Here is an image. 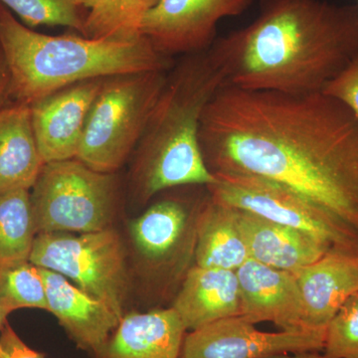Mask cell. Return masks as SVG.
<instances>
[{
  "instance_id": "cell-4",
  "label": "cell",
  "mask_w": 358,
  "mask_h": 358,
  "mask_svg": "<svg viewBox=\"0 0 358 358\" xmlns=\"http://www.w3.org/2000/svg\"><path fill=\"white\" fill-rule=\"evenodd\" d=\"M0 48L11 80L14 103H30L86 80L147 71H169L171 57L145 37L88 38L36 32L0 4Z\"/></svg>"
},
{
  "instance_id": "cell-12",
  "label": "cell",
  "mask_w": 358,
  "mask_h": 358,
  "mask_svg": "<svg viewBox=\"0 0 358 358\" xmlns=\"http://www.w3.org/2000/svg\"><path fill=\"white\" fill-rule=\"evenodd\" d=\"M236 274L241 294L240 317L254 324L272 322L282 331L310 329L293 273L248 259Z\"/></svg>"
},
{
  "instance_id": "cell-2",
  "label": "cell",
  "mask_w": 358,
  "mask_h": 358,
  "mask_svg": "<svg viewBox=\"0 0 358 358\" xmlns=\"http://www.w3.org/2000/svg\"><path fill=\"white\" fill-rule=\"evenodd\" d=\"M358 51V4L261 0L256 20L209 49L226 85L287 95L319 93Z\"/></svg>"
},
{
  "instance_id": "cell-24",
  "label": "cell",
  "mask_w": 358,
  "mask_h": 358,
  "mask_svg": "<svg viewBox=\"0 0 358 358\" xmlns=\"http://www.w3.org/2000/svg\"><path fill=\"white\" fill-rule=\"evenodd\" d=\"M29 28L64 26L83 34L87 10L82 0H0Z\"/></svg>"
},
{
  "instance_id": "cell-3",
  "label": "cell",
  "mask_w": 358,
  "mask_h": 358,
  "mask_svg": "<svg viewBox=\"0 0 358 358\" xmlns=\"http://www.w3.org/2000/svg\"><path fill=\"white\" fill-rule=\"evenodd\" d=\"M225 85L209 50L185 55L167 74L136 148L133 178L141 201L178 186L215 182L202 155L199 129L205 108Z\"/></svg>"
},
{
  "instance_id": "cell-7",
  "label": "cell",
  "mask_w": 358,
  "mask_h": 358,
  "mask_svg": "<svg viewBox=\"0 0 358 358\" xmlns=\"http://www.w3.org/2000/svg\"><path fill=\"white\" fill-rule=\"evenodd\" d=\"M29 261L64 275L121 319L126 315L129 293L126 250L112 227L89 233L37 234Z\"/></svg>"
},
{
  "instance_id": "cell-10",
  "label": "cell",
  "mask_w": 358,
  "mask_h": 358,
  "mask_svg": "<svg viewBox=\"0 0 358 358\" xmlns=\"http://www.w3.org/2000/svg\"><path fill=\"white\" fill-rule=\"evenodd\" d=\"M327 329L267 333L241 317H227L185 334L180 358H266L322 352Z\"/></svg>"
},
{
  "instance_id": "cell-11",
  "label": "cell",
  "mask_w": 358,
  "mask_h": 358,
  "mask_svg": "<svg viewBox=\"0 0 358 358\" xmlns=\"http://www.w3.org/2000/svg\"><path fill=\"white\" fill-rule=\"evenodd\" d=\"M103 79L73 84L30 103L35 138L45 164L76 159L89 110Z\"/></svg>"
},
{
  "instance_id": "cell-19",
  "label": "cell",
  "mask_w": 358,
  "mask_h": 358,
  "mask_svg": "<svg viewBox=\"0 0 358 358\" xmlns=\"http://www.w3.org/2000/svg\"><path fill=\"white\" fill-rule=\"evenodd\" d=\"M196 266L236 271L250 259L232 207L204 202L197 216Z\"/></svg>"
},
{
  "instance_id": "cell-5",
  "label": "cell",
  "mask_w": 358,
  "mask_h": 358,
  "mask_svg": "<svg viewBox=\"0 0 358 358\" xmlns=\"http://www.w3.org/2000/svg\"><path fill=\"white\" fill-rule=\"evenodd\" d=\"M166 71L105 78L92 103L77 159L115 173L133 154L166 85Z\"/></svg>"
},
{
  "instance_id": "cell-17",
  "label": "cell",
  "mask_w": 358,
  "mask_h": 358,
  "mask_svg": "<svg viewBox=\"0 0 358 358\" xmlns=\"http://www.w3.org/2000/svg\"><path fill=\"white\" fill-rule=\"evenodd\" d=\"M171 308L186 331L240 317L241 294L236 271L195 266L186 274Z\"/></svg>"
},
{
  "instance_id": "cell-18",
  "label": "cell",
  "mask_w": 358,
  "mask_h": 358,
  "mask_svg": "<svg viewBox=\"0 0 358 358\" xmlns=\"http://www.w3.org/2000/svg\"><path fill=\"white\" fill-rule=\"evenodd\" d=\"M44 164L29 105L14 103L0 110V193L30 192Z\"/></svg>"
},
{
  "instance_id": "cell-9",
  "label": "cell",
  "mask_w": 358,
  "mask_h": 358,
  "mask_svg": "<svg viewBox=\"0 0 358 358\" xmlns=\"http://www.w3.org/2000/svg\"><path fill=\"white\" fill-rule=\"evenodd\" d=\"M253 0H159L141 20L140 34L159 53H200L216 40L226 17L241 15Z\"/></svg>"
},
{
  "instance_id": "cell-1",
  "label": "cell",
  "mask_w": 358,
  "mask_h": 358,
  "mask_svg": "<svg viewBox=\"0 0 358 358\" xmlns=\"http://www.w3.org/2000/svg\"><path fill=\"white\" fill-rule=\"evenodd\" d=\"M199 143L212 173L277 181L358 232V119L341 101L225 85L205 108Z\"/></svg>"
},
{
  "instance_id": "cell-29",
  "label": "cell",
  "mask_w": 358,
  "mask_h": 358,
  "mask_svg": "<svg viewBox=\"0 0 358 358\" xmlns=\"http://www.w3.org/2000/svg\"><path fill=\"white\" fill-rule=\"evenodd\" d=\"M266 358H327L324 355H320V352H305L298 353H286V355H278L274 357Z\"/></svg>"
},
{
  "instance_id": "cell-8",
  "label": "cell",
  "mask_w": 358,
  "mask_h": 358,
  "mask_svg": "<svg viewBox=\"0 0 358 358\" xmlns=\"http://www.w3.org/2000/svg\"><path fill=\"white\" fill-rule=\"evenodd\" d=\"M207 185L216 203L308 233L331 250L358 255V232L288 186L252 174L215 173Z\"/></svg>"
},
{
  "instance_id": "cell-25",
  "label": "cell",
  "mask_w": 358,
  "mask_h": 358,
  "mask_svg": "<svg viewBox=\"0 0 358 358\" xmlns=\"http://www.w3.org/2000/svg\"><path fill=\"white\" fill-rule=\"evenodd\" d=\"M327 358H358V293L348 299L327 327Z\"/></svg>"
},
{
  "instance_id": "cell-6",
  "label": "cell",
  "mask_w": 358,
  "mask_h": 358,
  "mask_svg": "<svg viewBox=\"0 0 358 358\" xmlns=\"http://www.w3.org/2000/svg\"><path fill=\"white\" fill-rule=\"evenodd\" d=\"M117 186L115 173L94 171L77 159L45 164L29 192L37 234L112 227Z\"/></svg>"
},
{
  "instance_id": "cell-26",
  "label": "cell",
  "mask_w": 358,
  "mask_h": 358,
  "mask_svg": "<svg viewBox=\"0 0 358 358\" xmlns=\"http://www.w3.org/2000/svg\"><path fill=\"white\" fill-rule=\"evenodd\" d=\"M322 92L345 103L358 119V51Z\"/></svg>"
},
{
  "instance_id": "cell-13",
  "label": "cell",
  "mask_w": 358,
  "mask_h": 358,
  "mask_svg": "<svg viewBox=\"0 0 358 358\" xmlns=\"http://www.w3.org/2000/svg\"><path fill=\"white\" fill-rule=\"evenodd\" d=\"M40 270L46 289L48 312L57 317L78 348L93 355L98 352L119 326L121 317L64 275L46 268Z\"/></svg>"
},
{
  "instance_id": "cell-14",
  "label": "cell",
  "mask_w": 358,
  "mask_h": 358,
  "mask_svg": "<svg viewBox=\"0 0 358 358\" xmlns=\"http://www.w3.org/2000/svg\"><path fill=\"white\" fill-rule=\"evenodd\" d=\"M293 274L310 329H327L343 303L358 293V255L331 250Z\"/></svg>"
},
{
  "instance_id": "cell-16",
  "label": "cell",
  "mask_w": 358,
  "mask_h": 358,
  "mask_svg": "<svg viewBox=\"0 0 358 358\" xmlns=\"http://www.w3.org/2000/svg\"><path fill=\"white\" fill-rule=\"evenodd\" d=\"M235 212L250 259L268 267L294 273L331 251L329 245L303 231L239 209Z\"/></svg>"
},
{
  "instance_id": "cell-21",
  "label": "cell",
  "mask_w": 358,
  "mask_h": 358,
  "mask_svg": "<svg viewBox=\"0 0 358 358\" xmlns=\"http://www.w3.org/2000/svg\"><path fill=\"white\" fill-rule=\"evenodd\" d=\"M87 10L83 36L134 39L145 14L159 0H82Z\"/></svg>"
},
{
  "instance_id": "cell-15",
  "label": "cell",
  "mask_w": 358,
  "mask_h": 358,
  "mask_svg": "<svg viewBox=\"0 0 358 358\" xmlns=\"http://www.w3.org/2000/svg\"><path fill=\"white\" fill-rule=\"evenodd\" d=\"M185 333L173 308L126 313L93 358H180Z\"/></svg>"
},
{
  "instance_id": "cell-22",
  "label": "cell",
  "mask_w": 358,
  "mask_h": 358,
  "mask_svg": "<svg viewBox=\"0 0 358 358\" xmlns=\"http://www.w3.org/2000/svg\"><path fill=\"white\" fill-rule=\"evenodd\" d=\"M36 235L30 192L0 193V266L29 260Z\"/></svg>"
},
{
  "instance_id": "cell-27",
  "label": "cell",
  "mask_w": 358,
  "mask_h": 358,
  "mask_svg": "<svg viewBox=\"0 0 358 358\" xmlns=\"http://www.w3.org/2000/svg\"><path fill=\"white\" fill-rule=\"evenodd\" d=\"M0 358H46L29 348L8 322L0 333Z\"/></svg>"
},
{
  "instance_id": "cell-20",
  "label": "cell",
  "mask_w": 358,
  "mask_h": 358,
  "mask_svg": "<svg viewBox=\"0 0 358 358\" xmlns=\"http://www.w3.org/2000/svg\"><path fill=\"white\" fill-rule=\"evenodd\" d=\"M188 222L189 213L181 200H160L129 224L131 243L145 262H166L182 242Z\"/></svg>"
},
{
  "instance_id": "cell-30",
  "label": "cell",
  "mask_w": 358,
  "mask_h": 358,
  "mask_svg": "<svg viewBox=\"0 0 358 358\" xmlns=\"http://www.w3.org/2000/svg\"><path fill=\"white\" fill-rule=\"evenodd\" d=\"M7 322V319L6 317H4L3 313H1V310H0V333H1L2 327H3L4 324H6V322Z\"/></svg>"
},
{
  "instance_id": "cell-28",
  "label": "cell",
  "mask_w": 358,
  "mask_h": 358,
  "mask_svg": "<svg viewBox=\"0 0 358 358\" xmlns=\"http://www.w3.org/2000/svg\"><path fill=\"white\" fill-rule=\"evenodd\" d=\"M13 103L14 101L11 94L10 73L3 52L0 48V110L6 109Z\"/></svg>"
},
{
  "instance_id": "cell-23",
  "label": "cell",
  "mask_w": 358,
  "mask_h": 358,
  "mask_svg": "<svg viewBox=\"0 0 358 358\" xmlns=\"http://www.w3.org/2000/svg\"><path fill=\"white\" fill-rule=\"evenodd\" d=\"M20 308L48 312L41 270L29 260L0 266V310L7 319Z\"/></svg>"
}]
</instances>
